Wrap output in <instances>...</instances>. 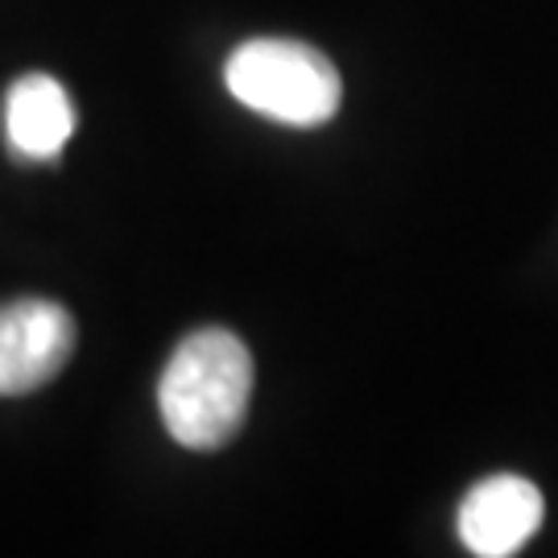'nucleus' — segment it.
Segmentation results:
<instances>
[{"mask_svg": "<svg viewBox=\"0 0 558 558\" xmlns=\"http://www.w3.org/2000/svg\"><path fill=\"white\" fill-rule=\"evenodd\" d=\"M223 83L244 108L294 129L327 124L343 100L336 62L294 38H253L236 46L223 66Z\"/></svg>", "mask_w": 558, "mask_h": 558, "instance_id": "nucleus-2", "label": "nucleus"}, {"mask_svg": "<svg viewBox=\"0 0 558 558\" xmlns=\"http://www.w3.org/2000/svg\"><path fill=\"white\" fill-rule=\"evenodd\" d=\"M75 352V319L50 299L0 306V398H21L62 373Z\"/></svg>", "mask_w": 558, "mask_h": 558, "instance_id": "nucleus-3", "label": "nucleus"}, {"mask_svg": "<svg viewBox=\"0 0 558 558\" xmlns=\"http://www.w3.org/2000/svg\"><path fill=\"white\" fill-rule=\"evenodd\" d=\"M253 398V356L223 327L191 331L158 380V410L170 439L191 451H216L236 439Z\"/></svg>", "mask_w": 558, "mask_h": 558, "instance_id": "nucleus-1", "label": "nucleus"}, {"mask_svg": "<svg viewBox=\"0 0 558 558\" xmlns=\"http://www.w3.org/2000/svg\"><path fill=\"white\" fill-rule=\"evenodd\" d=\"M542 493L525 476H488L468 488L459 500V538L480 558H509L538 534L542 525Z\"/></svg>", "mask_w": 558, "mask_h": 558, "instance_id": "nucleus-4", "label": "nucleus"}, {"mask_svg": "<svg viewBox=\"0 0 558 558\" xmlns=\"http://www.w3.org/2000/svg\"><path fill=\"white\" fill-rule=\"evenodd\" d=\"M4 129L17 158L54 161L75 133V104L54 75H21L4 100Z\"/></svg>", "mask_w": 558, "mask_h": 558, "instance_id": "nucleus-5", "label": "nucleus"}]
</instances>
